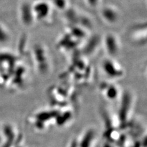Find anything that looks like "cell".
I'll return each instance as SVG.
<instances>
[{"mask_svg": "<svg viewBox=\"0 0 147 147\" xmlns=\"http://www.w3.org/2000/svg\"><path fill=\"white\" fill-rule=\"evenodd\" d=\"M35 20L44 21L49 18L51 14L52 6L50 1L39 0L32 4Z\"/></svg>", "mask_w": 147, "mask_h": 147, "instance_id": "6da1fadb", "label": "cell"}, {"mask_svg": "<svg viewBox=\"0 0 147 147\" xmlns=\"http://www.w3.org/2000/svg\"><path fill=\"white\" fill-rule=\"evenodd\" d=\"M100 16L105 22L110 24H114L119 20V13L116 7L113 6L106 5L101 9Z\"/></svg>", "mask_w": 147, "mask_h": 147, "instance_id": "7a4b0ae2", "label": "cell"}, {"mask_svg": "<svg viewBox=\"0 0 147 147\" xmlns=\"http://www.w3.org/2000/svg\"><path fill=\"white\" fill-rule=\"evenodd\" d=\"M22 14L23 18L25 19L24 20L28 24H31L34 20H35L32 4L27 2L24 3L22 7Z\"/></svg>", "mask_w": 147, "mask_h": 147, "instance_id": "3957f363", "label": "cell"}, {"mask_svg": "<svg viewBox=\"0 0 147 147\" xmlns=\"http://www.w3.org/2000/svg\"><path fill=\"white\" fill-rule=\"evenodd\" d=\"M50 3L58 11H64L69 8V0H51Z\"/></svg>", "mask_w": 147, "mask_h": 147, "instance_id": "277c9868", "label": "cell"}, {"mask_svg": "<svg viewBox=\"0 0 147 147\" xmlns=\"http://www.w3.org/2000/svg\"><path fill=\"white\" fill-rule=\"evenodd\" d=\"M85 1L90 8L95 9L99 5L101 0H85Z\"/></svg>", "mask_w": 147, "mask_h": 147, "instance_id": "5b68a950", "label": "cell"}]
</instances>
